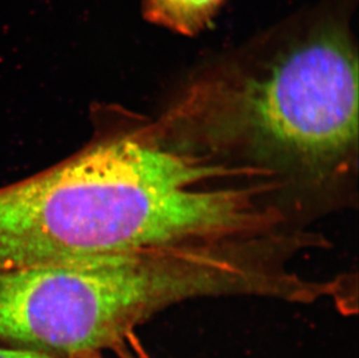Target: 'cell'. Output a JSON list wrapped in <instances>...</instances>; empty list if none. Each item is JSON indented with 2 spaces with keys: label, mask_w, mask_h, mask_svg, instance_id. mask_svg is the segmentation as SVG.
<instances>
[{
  "label": "cell",
  "mask_w": 359,
  "mask_h": 358,
  "mask_svg": "<svg viewBox=\"0 0 359 358\" xmlns=\"http://www.w3.org/2000/svg\"><path fill=\"white\" fill-rule=\"evenodd\" d=\"M226 0H142L144 20L184 37L210 27Z\"/></svg>",
  "instance_id": "obj_3"
},
{
  "label": "cell",
  "mask_w": 359,
  "mask_h": 358,
  "mask_svg": "<svg viewBox=\"0 0 359 358\" xmlns=\"http://www.w3.org/2000/svg\"><path fill=\"white\" fill-rule=\"evenodd\" d=\"M192 287L190 263L173 248L1 269L0 345L63 358L106 354Z\"/></svg>",
  "instance_id": "obj_2"
},
{
  "label": "cell",
  "mask_w": 359,
  "mask_h": 358,
  "mask_svg": "<svg viewBox=\"0 0 359 358\" xmlns=\"http://www.w3.org/2000/svg\"><path fill=\"white\" fill-rule=\"evenodd\" d=\"M0 358H63L48 355L43 352H32L26 349L14 348L10 345H0Z\"/></svg>",
  "instance_id": "obj_4"
},
{
  "label": "cell",
  "mask_w": 359,
  "mask_h": 358,
  "mask_svg": "<svg viewBox=\"0 0 359 358\" xmlns=\"http://www.w3.org/2000/svg\"><path fill=\"white\" fill-rule=\"evenodd\" d=\"M156 121L194 148L272 171L288 190L332 189L357 164L356 51L346 31L323 25L205 72Z\"/></svg>",
  "instance_id": "obj_1"
},
{
  "label": "cell",
  "mask_w": 359,
  "mask_h": 358,
  "mask_svg": "<svg viewBox=\"0 0 359 358\" xmlns=\"http://www.w3.org/2000/svg\"><path fill=\"white\" fill-rule=\"evenodd\" d=\"M88 358H142L137 354L135 349L128 343L121 345L119 348L114 349L112 352L100 354V355L90 356Z\"/></svg>",
  "instance_id": "obj_5"
}]
</instances>
